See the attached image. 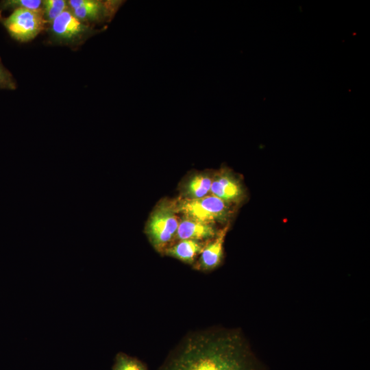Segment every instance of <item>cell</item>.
<instances>
[{"label": "cell", "mask_w": 370, "mask_h": 370, "mask_svg": "<svg viewBox=\"0 0 370 370\" xmlns=\"http://www.w3.org/2000/svg\"><path fill=\"white\" fill-rule=\"evenodd\" d=\"M212 176L208 173H198L191 176L184 184L182 199H195L208 195Z\"/></svg>", "instance_id": "obj_11"}, {"label": "cell", "mask_w": 370, "mask_h": 370, "mask_svg": "<svg viewBox=\"0 0 370 370\" xmlns=\"http://www.w3.org/2000/svg\"><path fill=\"white\" fill-rule=\"evenodd\" d=\"M69 9L67 1L64 0H45L42 1V10L45 20L51 23L64 11Z\"/></svg>", "instance_id": "obj_13"}, {"label": "cell", "mask_w": 370, "mask_h": 370, "mask_svg": "<svg viewBox=\"0 0 370 370\" xmlns=\"http://www.w3.org/2000/svg\"><path fill=\"white\" fill-rule=\"evenodd\" d=\"M24 8L32 10H42V1L40 0H6L0 3V13L6 9Z\"/></svg>", "instance_id": "obj_14"}, {"label": "cell", "mask_w": 370, "mask_h": 370, "mask_svg": "<svg viewBox=\"0 0 370 370\" xmlns=\"http://www.w3.org/2000/svg\"><path fill=\"white\" fill-rule=\"evenodd\" d=\"M229 224L217 232L212 239L206 243L193 267L201 271H210L218 267L223 258V244Z\"/></svg>", "instance_id": "obj_8"}, {"label": "cell", "mask_w": 370, "mask_h": 370, "mask_svg": "<svg viewBox=\"0 0 370 370\" xmlns=\"http://www.w3.org/2000/svg\"><path fill=\"white\" fill-rule=\"evenodd\" d=\"M16 82L12 74L4 66L0 59V89L15 90Z\"/></svg>", "instance_id": "obj_15"}, {"label": "cell", "mask_w": 370, "mask_h": 370, "mask_svg": "<svg viewBox=\"0 0 370 370\" xmlns=\"http://www.w3.org/2000/svg\"><path fill=\"white\" fill-rule=\"evenodd\" d=\"M0 21L10 36L20 42H27L35 38L45 29L49 23L43 10L16 8L7 17L0 15Z\"/></svg>", "instance_id": "obj_5"}, {"label": "cell", "mask_w": 370, "mask_h": 370, "mask_svg": "<svg viewBox=\"0 0 370 370\" xmlns=\"http://www.w3.org/2000/svg\"><path fill=\"white\" fill-rule=\"evenodd\" d=\"M172 202L177 213L214 225L226 222L232 212L230 204L212 195L195 199L180 198Z\"/></svg>", "instance_id": "obj_3"}, {"label": "cell", "mask_w": 370, "mask_h": 370, "mask_svg": "<svg viewBox=\"0 0 370 370\" xmlns=\"http://www.w3.org/2000/svg\"><path fill=\"white\" fill-rule=\"evenodd\" d=\"M172 201H162L151 212L145 227L146 235L152 247L159 253L171 245L180 219Z\"/></svg>", "instance_id": "obj_2"}, {"label": "cell", "mask_w": 370, "mask_h": 370, "mask_svg": "<svg viewBox=\"0 0 370 370\" xmlns=\"http://www.w3.org/2000/svg\"><path fill=\"white\" fill-rule=\"evenodd\" d=\"M210 193L230 205L241 202L245 196L240 180L225 169L212 176Z\"/></svg>", "instance_id": "obj_7"}, {"label": "cell", "mask_w": 370, "mask_h": 370, "mask_svg": "<svg viewBox=\"0 0 370 370\" xmlns=\"http://www.w3.org/2000/svg\"><path fill=\"white\" fill-rule=\"evenodd\" d=\"M101 29L78 19L70 9L62 12L49 23V32L51 42L77 47Z\"/></svg>", "instance_id": "obj_4"}, {"label": "cell", "mask_w": 370, "mask_h": 370, "mask_svg": "<svg viewBox=\"0 0 370 370\" xmlns=\"http://www.w3.org/2000/svg\"><path fill=\"white\" fill-rule=\"evenodd\" d=\"M217 232L214 224L182 216L173 243L185 239L208 241L214 237Z\"/></svg>", "instance_id": "obj_9"}, {"label": "cell", "mask_w": 370, "mask_h": 370, "mask_svg": "<svg viewBox=\"0 0 370 370\" xmlns=\"http://www.w3.org/2000/svg\"><path fill=\"white\" fill-rule=\"evenodd\" d=\"M112 370H149L147 365L139 359L123 352L118 353Z\"/></svg>", "instance_id": "obj_12"}, {"label": "cell", "mask_w": 370, "mask_h": 370, "mask_svg": "<svg viewBox=\"0 0 370 370\" xmlns=\"http://www.w3.org/2000/svg\"><path fill=\"white\" fill-rule=\"evenodd\" d=\"M69 8L81 21L88 25L110 22L123 5V1L69 0Z\"/></svg>", "instance_id": "obj_6"}, {"label": "cell", "mask_w": 370, "mask_h": 370, "mask_svg": "<svg viewBox=\"0 0 370 370\" xmlns=\"http://www.w3.org/2000/svg\"><path fill=\"white\" fill-rule=\"evenodd\" d=\"M207 241L191 239L181 240L168 247L163 254L176 258L184 263L193 264Z\"/></svg>", "instance_id": "obj_10"}, {"label": "cell", "mask_w": 370, "mask_h": 370, "mask_svg": "<svg viewBox=\"0 0 370 370\" xmlns=\"http://www.w3.org/2000/svg\"><path fill=\"white\" fill-rule=\"evenodd\" d=\"M160 370H259L241 335L209 330L188 337Z\"/></svg>", "instance_id": "obj_1"}]
</instances>
